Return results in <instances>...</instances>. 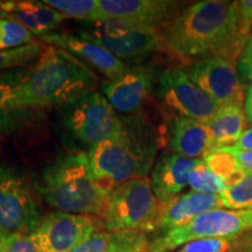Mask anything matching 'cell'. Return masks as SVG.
<instances>
[{
	"label": "cell",
	"instance_id": "6da1fadb",
	"mask_svg": "<svg viewBox=\"0 0 252 252\" xmlns=\"http://www.w3.org/2000/svg\"><path fill=\"white\" fill-rule=\"evenodd\" d=\"M159 32L168 53L186 60L220 56L236 63L247 45L239 35L238 1L229 0L194 2Z\"/></svg>",
	"mask_w": 252,
	"mask_h": 252
},
{
	"label": "cell",
	"instance_id": "7a4b0ae2",
	"mask_svg": "<svg viewBox=\"0 0 252 252\" xmlns=\"http://www.w3.org/2000/svg\"><path fill=\"white\" fill-rule=\"evenodd\" d=\"M98 75L65 49L45 45L23 88L28 110L61 108L97 91Z\"/></svg>",
	"mask_w": 252,
	"mask_h": 252
},
{
	"label": "cell",
	"instance_id": "3957f363",
	"mask_svg": "<svg viewBox=\"0 0 252 252\" xmlns=\"http://www.w3.org/2000/svg\"><path fill=\"white\" fill-rule=\"evenodd\" d=\"M125 131L88 152L97 185L105 194L125 182L146 178L158 149L157 137L143 118L125 119Z\"/></svg>",
	"mask_w": 252,
	"mask_h": 252
},
{
	"label": "cell",
	"instance_id": "277c9868",
	"mask_svg": "<svg viewBox=\"0 0 252 252\" xmlns=\"http://www.w3.org/2000/svg\"><path fill=\"white\" fill-rule=\"evenodd\" d=\"M36 189L58 212L100 219L108 200V194L97 185L89 156L82 151L56 158L42 172Z\"/></svg>",
	"mask_w": 252,
	"mask_h": 252
},
{
	"label": "cell",
	"instance_id": "5b68a950",
	"mask_svg": "<svg viewBox=\"0 0 252 252\" xmlns=\"http://www.w3.org/2000/svg\"><path fill=\"white\" fill-rule=\"evenodd\" d=\"M56 121L63 139L75 151L89 152L96 145L115 139L125 131V119L103 94L94 91L58 110Z\"/></svg>",
	"mask_w": 252,
	"mask_h": 252
},
{
	"label": "cell",
	"instance_id": "8992f818",
	"mask_svg": "<svg viewBox=\"0 0 252 252\" xmlns=\"http://www.w3.org/2000/svg\"><path fill=\"white\" fill-rule=\"evenodd\" d=\"M163 204L153 193L147 178L127 181L108 195L102 216L106 231L140 232L158 231Z\"/></svg>",
	"mask_w": 252,
	"mask_h": 252
},
{
	"label": "cell",
	"instance_id": "52a82bcc",
	"mask_svg": "<svg viewBox=\"0 0 252 252\" xmlns=\"http://www.w3.org/2000/svg\"><path fill=\"white\" fill-rule=\"evenodd\" d=\"M84 23L78 35L98 43L130 65L144 63L152 53H168L157 28L121 19Z\"/></svg>",
	"mask_w": 252,
	"mask_h": 252
},
{
	"label": "cell",
	"instance_id": "ba28073f",
	"mask_svg": "<svg viewBox=\"0 0 252 252\" xmlns=\"http://www.w3.org/2000/svg\"><path fill=\"white\" fill-rule=\"evenodd\" d=\"M250 230L252 209L210 210L187 224L159 231L149 241L146 252H173L195 239L234 237Z\"/></svg>",
	"mask_w": 252,
	"mask_h": 252
},
{
	"label": "cell",
	"instance_id": "9c48e42d",
	"mask_svg": "<svg viewBox=\"0 0 252 252\" xmlns=\"http://www.w3.org/2000/svg\"><path fill=\"white\" fill-rule=\"evenodd\" d=\"M41 219L25 175L14 166L0 162V231L32 234Z\"/></svg>",
	"mask_w": 252,
	"mask_h": 252
},
{
	"label": "cell",
	"instance_id": "30bf717a",
	"mask_svg": "<svg viewBox=\"0 0 252 252\" xmlns=\"http://www.w3.org/2000/svg\"><path fill=\"white\" fill-rule=\"evenodd\" d=\"M154 94L163 106L178 116L208 123L220 106L198 88L184 68L173 67L159 72Z\"/></svg>",
	"mask_w": 252,
	"mask_h": 252
},
{
	"label": "cell",
	"instance_id": "8fae6325",
	"mask_svg": "<svg viewBox=\"0 0 252 252\" xmlns=\"http://www.w3.org/2000/svg\"><path fill=\"white\" fill-rule=\"evenodd\" d=\"M188 76L220 106L243 105L245 84L237 70V63L212 56L195 61L187 69Z\"/></svg>",
	"mask_w": 252,
	"mask_h": 252
},
{
	"label": "cell",
	"instance_id": "7c38bea8",
	"mask_svg": "<svg viewBox=\"0 0 252 252\" xmlns=\"http://www.w3.org/2000/svg\"><path fill=\"white\" fill-rule=\"evenodd\" d=\"M97 228L93 216L53 212L41 219L33 234L41 252H69L98 232Z\"/></svg>",
	"mask_w": 252,
	"mask_h": 252
},
{
	"label": "cell",
	"instance_id": "4fadbf2b",
	"mask_svg": "<svg viewBox=\"0 0 252 252\" xmlns=\"http://www.w3.org/2000/svg\"><path fill=\"white\" fill-rule=\"evenodd\" d=\"M186 7L185 2L173 0H98L93 21L121 19L160 30Z\"/></svg>",
	"mask_w": 252,
	"mask_h": 252
},
{
	"label": "cell",
	"instance_id": "5bb4252c",
	"mask_svg": "<svg viewBox=\"0 0 252 252\" xmlns=\"http://www.w3.org/2000/svg\"><path fill=\"white\" fill-rule=\"evenodd\" d=\"M159 72L153 65L140 63L131 65L130 69L115 81H106L100 86L102 94L106 97L118 115L138 113L154 93Z\"/></svg>",
	"mask_w": 252,
	"mask_h": 252
},
{
	"label": "cell",
	"instance_id": "9a60e30c",
	"mask_svg": "<svg viewBox=\"0 0 252 252\" xmlns=\"http://www.w3.org/2000/svg\"><path fill=\"white\" fill-rule=\"evenodd\" d=\"M45 45L65 49L87 64L91 70L102 74L106 80L115 81L125 74L131 65L116 58L112 53L94 41L72 33H52L41 37Z\"/></svg>",
	"mask_w": 252,
	"mask_h": 252
},
{
	"label": "cell",
	"instance_id": "2e32d148",
	"mask_svg": "<svg viewBox=\"0 0 252 252\" xmlns=\"http://www.w3.org/2000/svg\"><path fill=\"white\" fill-rule=\"evenodd\" d=\"M202 159H190L175 153L163 154L152 172L153 193L162 204L179 196L188 186L189 174Z\"/></svg>",
	"mask_w": 252,
	"mask_h": 252
},
{
	"label": "cell",
	"instance_id": "e0dca14e",
	"mask_svg": "<svg viewBox=\"0 0 252 252\" xmlns=\"http://www.w3.org/2000/svg\"><path fill=\"white\" fill-rule=\"evenodd\" d=\"M168 138L173 152L190 159H203L216 150L213 134L206 123L182 116L171 119Z\"/></svg>",
	"mask_w": 252,
	"mask_h": 252
},
{
	"label": "cell",
	"instance_id": "ac0fdd59",
	"mask_svg": "<svg viewBox=\"0 0 252 252\" xmlns=\"http://www.w3.org/2000/svg\"><path fill=\"white\" fill-rule=\"evenodd\" d=\"M30 69L17 68L0 72V131L12 132L30 115L23 103V88Z\"/></svg>",
	"mask_w": 252,
	"mask_h": 252
},
{
	"label": "cell",
	"instance_id": "d6986e66",
	"mask_svg": "<svg viewBox=\"0 0 252 252\" xmlns=\"http://www.w3.org/2000/svg\"><path fill=\"white\" fill-rule=\"evenodd\" d=\"M215 209H224L220 194L191 190L179 195L168 203L163 204L158 232L187 224L195 217Z\"/></svg>",
	"mask_w": 252,
	"mask_h": 252
},
{
	"label": "cell",
	"instance_id": "ffe728a7",
	"mask_svg": "<svg viewBox=\"0 0 252 252\" xmlns=\"http://www.w3.org/2000/svg\"><path fill=\"white\" fill-rule=\"evenodd\" d=\"M8 19L17 21L32 34L41 37L49 35L60 26L64 17L43 1H8Z\"/></svg>",
	"mask_w": 252,
	"mask_h": 252
},
{
	"label": "cell",
	"instance_id": "44dd1931",
	"mask_svg": "<svg viewBox=\"0 0 252 252\" xmlns=\"http://www.w3.org/2000/svg\"><path fill=\"white\" fill-rule=\"evenodd\" d=\"M212 132L216 149L231 147L247 131L248 119L243 105L220 106L213 118L206 123Z\"/></svg>",
	"mask_w": 252,
	"mask_h": 252
},
{
	"label": "cell",
	"instance_id": "7402d4cb",
	"mask_svg": "<svg viewBox=\"0 0 252 252\" xmlns=\"http://www.w3.org/2000/svg\"><path fill=\"white\" fill-rule=\"evenodd\" d=\"M147 245V236L140 232L98 231L69 252H146Z\"/></svg>",
	"mask_w": 252,
	"mask_h": 252
},
{
	"label": "cell",
	"instance_id": "603a6c76",
	"mask_svg": "<svg viewBox=\"0 0 252 252\" xmlns=\"http://www.w3.org/2000/svg\"><path fill=\"white\" fill-rule=\"evenodd\" d=\"M203 161L214 174L224 182L226 188L243 179L248 171L242 168L236 158L226 149H216L203 158Z\"/></svg>",
	"mask_w": 252,
	"mask_h": 252
},
{
	"label": "cell",
	"instance_id": "cb8c5ba5",
	"mask_svg": "<svg viewBox=\"0 0 252 252\" xmlns=\"http://www.w3.org/2000/svg\"><path fill=\"white\" fill-rule=\"evenodd\" d=\"M174 252H247V235L195 239Z\"/></svg>",
	"mask_w": 252,
	"mask_h": 252
},
{
	"label": "cell",
	"instance_id": "d4e9b609",
	"mask_svg": "<svg viewBox=\"0 0 252 252\" xmlns=\"http://www.w3.org/2000/svg\"><path fill=\"white\" fill-rule=\"evenodd\" d=\"M42 48L43 43L33 41L32 43L18 48L0 50V72L11 69L25 68L26 65L36 62Z\"/></svg>",
	"mask_w": 252,
	"mask_h": 252
},
{
	"label": "cell",
	"instance_id": "484cf974",
	"mask_svg": "<svg viewBox=\"0 0 252 252\" xmlns=\"http://www.w3.org/2000/svg\"><path fill=\"white\" fill-rule=\"evenodd\" d=\"M220 196L224 209H252V171L247 172L241 181L226 188Z\"/></svg>",
	"mask_w": 252,
	"mask_h": 252
},
{
	"label": "cell",
	"instance_id": "4316f807",
	"mask_svg": "<svg viewBox=\"0 0 252 252\" xmlns=\"http://www.w3.org/2000/svg\"><path fill=\"white\" fill-rule=\"evenodd\" d=\"M43 2L64 18L83 21L94 20L98 5V0H45Z\"/></svg>",
	"mask_w": 252,
	"mask_h": 252
},
{
	"label": "cell",
	"instance_id": "83f0119b",
	"mask_svg": "<svg viewBox=\"0 0 252 252\" xmlns=\"http://www.w3.org/2000/svg\"><path fill=\"white\" fill-rule=\"evenodd\" d=\"M188 186L194 191L209 194H220L226 189L224 182L208 168L203 159L189 174Z\"/></svg>",
	"mask_w": 252,
	"mask_h": 252
},
{
	"label": "cell",
	"instance_id": "f1b7e54d",
	"mask_svg": "<svg viewBox=\"0 0 252 252\" xmlns=\"http://www.w3.org/2000/svg\"><path fill=\"white\" fill-rule=\"evenodd\" d=\"M32 42V33L17 21L11 19L0 20V50L18 48Z\"/></svg>",
	"mask_w": 252,
	"mask_h": 252
},
{
	"label": "cell",
	"instance_id": "f546056e",
	"mask_svg": "<svg viewBox=\"0 0 252 252\" xmlns=\"http://www.w3.org/2000/svg\"><path fill=\"white\" fill-rule=\"evenodd\" d=\"M2 252H41L34 234H12L5 239Z\"/></svg>",
	"mask_w": 252,
	"mask_h": 252
},
{
	"label": "cell",
	"instance_id": "4dcf8cb0",
	"mask_svg": "<svg viewBox=\"0 0 252 252\" xmlns=\"http://www.w3.org/2000/svg\"><path fill=\"white\" fill-rule=\"evenodd\" d=\"M239 35L245 43L252 35V0L238 1Z\"/></svg>",
	"mask_w": 252,
	"mask_h": 252
},
{
	"label": "cell",
	"instance_id": "1f68e13d",
	"mask_svg": "<svg viewBox=\"0 0 252 252\" xmlns=\"http://www.w3.org/2000/svg\"><path fill=\"white\" fill-rule=\"evenodd\" d=\"M237 70L242 80L252 82V35L239 56Z\"/></svg>",
	"mask_w": 252,
	"mask_h": 252
},
{
	"label": "cell",
	"instance_id": "d6a6232c",
	"mask_svg": "<svg viewBox=\"0 0 252 252\" xmlns=\"http://www.w3.org/2000/svg\"><path fill=\"white\" fill-rule=\"evenodd\" d=\"M229 151L230 153L232 154L237 160L239 166L242 168L245 169V171H252V152H249V151H241L236 147L231 146V147H224Z\"/></svg>",
	"mask_w": 252,
	"mask_h": 252
},
{
	"label": "cell",
	"instance_id": "836d02e7",
	"mask_svg": "<svg viewBox=\"0 0 252 252\" xmlns=\"http://www.w3.org/2000/svg\"><path fill=\"white\" fill-rule=\"evenodd\" d=\"M234 147L241 151H249V152H252V127L248 128V130L242 134L241 139L237 141V144H236Z\"/></svg>",
	"mask_w": 252,
	"mask_h": 252
},
{
	"label": "cell",
	"instance_id": "e575fe53",
	"mask_svg": "<svg viewBox=\"0 0 252 252\" xmlns=\"http://www.w3.org/2000/svg\"><path fill=\"white\" fill-rule=\"evenodd\" d=\"M245 115L249 124L252 125V83L247 88V94H245Z\"/></svg>",
	"mask_w": 252,
	"mask_h": 252
},
{
	"label": "cell",
	"instance_id": "d590c367",
	"mask_svg": "<svg viewBox=\"0 0 252 252\" xmlns=\"http://www.w3.org/2000/svg\"><path fill=\"white\" fill-rule=\"evenodd\" d=\"M8 19L7 12V1H0V20Z\"/></svg>",
	"mask_w": 252,
	"mask_h": 252
},
{
	"label": "cell",
	"instance_id": "8d00e7d4",
	"mask_svg": "<svg viewBox=\"0 0 252 252\" xmlns=\"http://www.w3.org/2000/svg\"><path fill=\"white\" fill-rule=\"evenodd\" d=\"M8 235L4 234V232L0 231V252H2V249H4V243H5V239L7 237Z\"/></svg>",
	"mask_w": 252,
	"mask_h": 252
},
{
	"label": "cell",
	"instance_id": "74e56055",
	"mask_svg": "<svg viewBox=\"0 0 252 252\" xmlns=\"http://www.w3.org/2000/svg\"><path fill=\"white\" fill-rule=\"evenodd\" d=\"M118 252H132V251H128V250H123V251H118Z\"/></svg>",
	"mask_w": 252,
	"mask_h": 252
}]
</instances>
